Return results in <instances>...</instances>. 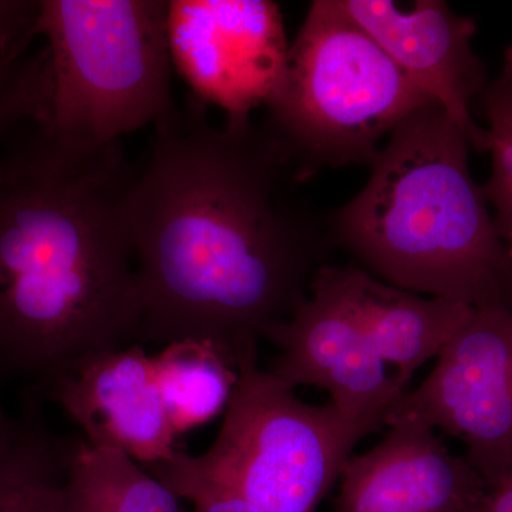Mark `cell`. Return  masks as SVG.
<instances>
[{
  "label": "cell",
  "mask_w": 512,
  "mask_h": 512,
  "mask_svg": "<svg viewBox=\"0 0 512 512\" xmlns=\"http://www.w3.org/2000/svg\"><path fill=\"white\" fill-rule=\"evenodd\" d=\"M191 96L154 126L130 195L138 343H214L238 367L329 264L328 221L264 124L214 126Z\"/></svg>",
  "instance_id": "cell-1"
},
{
  "label": "cell",
  "mask_w": 512,
  "mask_h": 512,
  "mask_svg": "<svg viewBox=\"0 0 512 512\" xmlns=\"http://www.w3.org/2000/svg\"><path fill=\"white\" fill-rule=\"evenodd\" d=\"M121 143L74 146L30 117L0 147V380L45 392L87 357L138 343L137 171Z\"/></svg>",
  "instance_id": "cell-2"
},
{
  "label": "cell",
  "mask_w": 512,
  "mask_h": 512,
  "mask_svg": "<svg viewBox=\"0 0 512 512\" xmlns=\"http://www.w3.org/2000/svg\"><path fill=\"white\" fill-rule=\"evenodd\" d=\"M470 141L439 104L389 136L362 191L328 220L330 242L386 284L512 308V256L468 167Z\"/></svg>",
  "instance_id": "cell-3"
},
{
  "label": "cell",
  "mask_w": 512,
  "mask_h": 512,
  "mask_svg": "<svg viewBox=\"0 0 512 512\" xmlns=\"http://www.w3.org/2000/svg\"><path fill=\"white\" fill-rule=\"evenodd\" d=\"M168 0H40L46 83L35 117L74 146L100 148L170 116Z\"/></svg>",
  "instance_id": "cell-4"
},
{
  "label": "cell",
  "mask_w": 512,
  "mask_h": 512,
  "mask_svg": "<svg viewBox=\"0 0 512 512\" xmlns=\"http://www.w3.org/2000/svg\"><path fill=\"white\" fill-rule=\"evenodd\" d=\"M382 424L332 403L303 402L295 389L242 359L224 423L201 456L177 450L146 467L178 497L190 490L234 495L261 512H315L353 450Z\"/></svg>",
  "instance_id": "cell-5"
},
{
  "label": "cell",
  "mask_w": 512,
  "mask_h": 512,
  "mask_svg": "<svg viewBox=\"0 0 512 512\" xmlns=\"http://www.w3.org/2000/svg\"><path fill=\"white\" fill-rule=\"evenodd\" d=\"M431 103L342 0H316L262 124L306 183L323 167L372 165L380 141Z\"/></svg>",
  "instance_id": "cell-6"
},
{
  "label": "cell",
  "mask_w": 512,
  "mask_h": 512,
  "mask_svg": "<svg viewBox=\"0 0 512 512\" xmlns=\"http://www.w3.org/2000/svg\"><path fill=\"white\" fill-rule=\"evenodd\" d=\"M417 421L456 437L493 487L512 470V308L488 302L436 357V365L397 400L386 419Z\"/></svg>",
  "instance_id": "cell-7"
},
{
  "label": "cell",
  "mask_w": 512,
  "mask_h": 512,
  "mask_svg": "<svg viewBox=\"0 0 512 512\" xmlns=\"http://www.w3.org/2000/svg\"><path fill=\"white\" fill-rule=\"evenodd\" d=\"M171 62L192 96L225 121L248 123L284 80L289 45L281 9L269 0H170Z\"/></svg>",
  "instance_id": "cell-8"
},
{
  "label": "cell",
  "mask_w": 512,
  "mask_h": 512,
  "mask_svg": "<svg viewBox=\"0 0 512 512\" xmlns=\"http://www.w3.org/2000/svg\"><path fill=\"white\" fill-rule=\"evenodd\" d=\"M279 349L271 375L296 386L326 390L333 406L356 419L386 427L394 404L412 382L387 373L343 289L338 266L316 272L311 293L284 323L268 333Z\"/></svg>",
  "instance_id": "cell-9"
},
{
  "label": "cell",
  "mask_w": 512,
  "mask_h": 512,
  "mask_svg": "<svg viewBox=\"0 0 512 512\" xmlns=\"http://www.w3.org/2000/svg\"><path fill=\"white\" fill-rule=\"evenodd\" d=\"M342 5L404 76L446 111L470 146L485 153L487 133L470 113L471 100L487 80L471 45L476 23L439 0H419L412 12L389 0H342Z\"/></svg>",
  "instance_id": "cell-10"
},
{
  "label": "cell",
  "mask_w": 512,
  "mask_h": 512,
  "mask_svg": "<svg viewBox=\"0 0 512 512\" xmlns=\"http://www.w3.org/2000/svg\"><path fill=\"white\" fill-rule=\"evenodd\" d=\"M339 478L333 512H483L488 485L436 430L403 420Z\"/></svg>",
  "instance_id": "cell-11"
},
{
  "label": "cell",
  "mask_w": 512,
  "mask_h": 512,
  "mask_svg": "<svg viewBox=\"0 0 512 512\" xmlns=\"http://www.w3.org/2000/svg\"><path fill=\"white\" fill-rule=\"evenodd\" d=\"M45 393L90 446L119 451L144 467L165 463L177 451L153 360L141 343L87 357Z\"/></svg>",
  "instance_id": "cell-12"
},
{
  "label": "cell",
  "mask_w": 512,
  "mask_h": 512,
  "mask_svg": "<svg viewBox=\"0 0 512 512\" xmlns=\"http://www.w3.org/2000/svg\"><path fill=\"white\" fill-rule=\"evenodd\" d=\"M343 289L377 355L397 373H414L440 355L473 306L430 298L380 281L356 265H336Z\"/></svg>",
  "instance_id": "cell-13"
},
{
  "label": "cell",
  "mask_w": 512,
  "mask_h": 512,
  "mask_svg": "<svg viewBox=\"0 0 512 512\" xmlns=\"http://www.w3.org/2000/svg\"><path fill=\"white\" fill-rule=\"evenodd\" d=\"M73 439L50 429L29 394L12 429L0 437V512H66L64 484Z\"/></svg>",
  "instance_id": "cell-14"
},
{
  "label": "cell",
  "mask_w": 512,
  "mask_h": 512,
  "mask_svg": "<svg viewBox=\"0 0 512 512\" xmlns=\"http://www.w3.org/2000/svg\"><path fill=\"white\" fill-rule=\"evenodd\" d=\"M66 512H187L183 500L119 451L74 437L64 484Z\"/></svg>",
  "instance_id": "cell-15"
},
{
  "label": "cell",
  "mask_w": 512,
  "mask_h": 512,
  "mask_svg": "<svg viewBox=\"0 0 512 512\" xmlns=\"http://www.w3.org/2000/svg\"><path fill=\"white\" fill-rule=\"evenodd\" d=\"M151 360L175 436L197 429L227 409L238 370L214 343L180 340L164 346Z\"/></svg>",
  "instance_id": "cell-16"
},
{
  "label": "cell",
  "mask_w": 512,
  "mask_h": 512,
  "mask_svg": "<svg viewBox=\"0 0 512 512\" xmlns=\"http://www.w3.org/2000/svg\"><path fill=\"white\" fill-rule=\"evenodd\" d=\"M490 128L487 151L493 157V173L484 187L485 197L497 207L512 195V77L503 72L485 93Z\"/></svg>",
  "instance_id": "cell-17"
},
{
  "label": "cell",
  "mask_w": 512,
  "mask_h": 512,
  "mask_svg": "<svg viewBox=\"0 0 512 512\" xmlns=\"http://www.w3.org/2000/svg\"><path fill=\"white\" fill-rule=\"evenodd\" d=\"M45 59L42 50L20 60L0 77V147L22 121L36 117L42 106Z\"/></svg>",
  "instance_id": "cell-18"
},
{
  "label": "cell",
  "mask_w": 512,
  "mask_h": 512,
  "mask_svg": "<svg viewBox=\"0 0 512 512\" xmlns=\"http://www.w3.org/2000/svg\"><path fill=\"white\" fill-rule=\"evenodd\" d=\"M40 0H0V77L29 55Z\"/></svg>",
  "instance_id": "cell-19"
},
{
  "label": "cell",
  "mask_w": 512,
  "mask_h": 512,
  "mask_svg": "<svg viewBox=\"0 0 512 512\" xmlns=\"http://www.w3.org/2000/svg\"><path fill=\"white\" fill-rule=\"evenodd\" d=\"M180 498L190 501L194 505V512H261L241 498L217 491L190 490Z\"/></svg>",
  "instance_id": "cell-20"
},
{
  "label": "cell",
  "mask_w": 512,
  "mask_h": 512,
  "mask_svg": "<svg viewBox=\"0 0 512 512\" xmlns=\"http://www.w3.org/2000/svg\"><path fill=\"white\" fill-rule=\"evenodd\" d=\"M483 512H512V470L488 488Z\"/></svg>",
  "instance_id": "cell-21"
},
{
  "label": "cell",
  "mask_w": 512,
  "mask_h": 512,
  "mask_svg": "<svg viewBox=\"0 0 512 512\" xmlns=\"http://www.w3.org/2000/svg\"><path fill=\"white\" fill-rule=\"evenodd\" d=\"M495 208L494 224L512 256V195Z\"/></svg>",
  "instance_id": "cell-22"
},
{
  "label": "cell",
  "mask_w": 512,
  "mask_h": 512,
  "mask_svg": "<svg viewBox=\"0 0 512 512\" xmlns=\"http://www.w3.org/2000/svg\"><path fill=\"white\" fill-rule=\"evenodd\" d=\"M13 417H10L8 413L3 409L2 403H0V437L5 436L12 429Z\"/></svg>",
  "instance_id": "cell-23"
},
{
  "label": "cell",
  "mask_w": 512,
  "mask_h": 512,
  "mask_svg": "<svg viewBox=\"0 0 512 512\" xmlns=\"http://www.w3.org/2000/svg\"><path fill=\"white\" fill-rule=\"evenodd\" d=\"M504 72H507L512 77V46L505 53V67Z\"/></svg>",
  "instance_id": "cell-24"
}]
</instances>
